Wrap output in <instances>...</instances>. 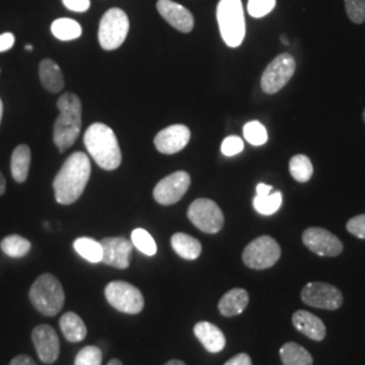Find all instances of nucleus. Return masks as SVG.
<instances>
[{"label":"nucleus","mask_w":365,"mask_h":365,"mask_svg":"<svg viewBox=\"0 0 365 365\" xmlns=\"http://www.w3.org/2000/svg\"><path fill=\"white\" fill-rule=\"evenodd\" d=\"M173 250L184 260H196L202 253V244L192 235L176 233L170 238Z\"/></svg>","instance_id":"5701e85b"},{"label":"nucleus","mask_w":365,"mask_h":365,"mask_svg":"<svg viewBox=\"0 0 365 365\" xmlns=\"http://www.w3.org/2000/svg\"><path fill=\"white\" fill-rule=\"evenodd\" d=\"M0 248L3 253L13 259H22L31 249V242L18 235H7L1 242Z\"/></svg>","instance_id":"cd10ccee"},{"label":"nucleus","mask_w":365,"mask_h":365,"mask_svg":"<svg viewBox=\"0 0 365 365\" xmlns=\"http://www.w3.org/2000/svg\"><path fill=\"white\" fill-rule=\"evenodd\" d=\"M91 176V160L83 152H76L66 158L64 165L53 180L57 203L72 205L83 195Z\"/></svg>","instance_id":"f257e3e1"},{"label":"nucleus","mask_w":365,"mask_h":365,"mask_svg":"<svg viewBox=\"0 0 365 365\" xmlns=\"http://www.w3.org/2000/svg\"><path fill=\"white\" fill-rule=\"evenodd\" d=\"M345 9L353 24L360 25L365 22V0H345Z\"/></svg>","instance_id":"72a5a7b5"},{"label":"nucleus","mask_w":365,"mask_h":365,"mask_svg":"<svg viewBox=\"0 0 365 365\" xmlns=\"http://www.w3.org/2000/svg\"><path fill=\"white\" fill-rule=\"evenodd\" d=\"M107 302L120 313L140 314L144 310L145 300L143 292L130 283L111 282L105 288Z\"/></svg>","instance_id":"6e6552de"},{"label":"nucleus","mask_w":365,"mask_h":365,"mask_svg":"<svg viewBox=\"0 0 365 365\" xmlns=\"http://www.w3.org/2000/svg\"><path fill=\"white\" fill-rule=\"evenodd\" d=\"M244 137L249 144L261 146L268 141V133L259 120H252L244 126Z\"/></svg>","instance_id":"2f4dec72"},{"label":"nucleus","mask_w":365,"mask_h":365,"mask_svg":"<svg viewBox=\"0 0 365 365\" xmlns=\"http://www.w3.org/2000/svg\"><path fill=\"white\" fill-rule=\"evenodd\" d=\"M103 249L102 262L118 269L129 268L133 253V244L123 237H106L101 241Z\"/></svg>","instance_id":"4468645a"},{"label":"nucleus","mask_w":365,"mask_h":365,"mask_svg":"<svg viewBox=\"0 0 365 365\" xmlns=\"http://www.w3.org/2000/svg\"><path fill=\"white\" fill-rule=\"evenodd\" d=\"M26 49L29 52H31V51H33V46H31V45H27Z\"/></svg>","instance_id":"de8ad7c7"},{"label":"nucleus","mask_w":365,"mask_h":365,"mask_svg":"<svg viewBox=\"0 0 365 365\" xmlns=\"http://www.w3.org/2000/svg\"><path fill=\"white\" fill-rule=\"evenodd\" d=\"M73 248L84 260L90 261L92 264L102 262L103 249L101 242L88 237H81L73 242Z\"/></svg>","instance_id":"bb28decb"},{"label":"nucleus","mask_w":365,"mask_h":365,"mask_svg":"<svg viewBox=\"0 0 365 365\" xmlns=\"http://www.w3.org/2000/svg\"><path fill=\"white\" fill-rule=\"evenodd\" d=\"M6 192V179L3 176V173L0 172V195H3Z\"/></svg>","instance_id":"79ce46f5"},{"label":"nucleus","mask_w":365,"mask_h":365,"mask_svg":"<svg viewBox=\"0 0 365 365\" xmlns=\"http://www.w3.org/2000/svg\"><path fill=\"white\" fill-rule=\"evenodd\" d=\"M363 119H364V122H365V108H364V113H363Z\"/></svg>","instance_id":"09e8293b"},{"label":"nucleus","mask_w":365,"mask_h":365,"mask_svg":"<svg viewBox=\"0 0 365 365\" xmlns=\"http://www.w3.org/2000/svg\"><path fill=\"white\" fill-rule=\"evenodd\" d=\"M84 145L93 161L106 170H117L122 163V152L117 135L105 123H93L84 134Z\"/></svg>","instance_id":"7ed1b4c3"},{"label":"nucleus","mask_w":365,"mask_h":365,"mask_svg":"<svg viewBox=\"0 0 365 365\" xmlns=\"http://www.w3.org/2000/svg\"><path fill=\"white\" fill-rule=\"evenodd\" d=\"M29 299L34 309L45 317L60 313L66 303V294L60 280L52 274H41L29 291Z\"/></svg>","instance_id":"20e7f679"},{"label":"nucleus","mask_w":365,"mask_h":365,"mask_svg":"<svg viewBox=\"0 0 365 365\" xmlns=\"http://www.w3.org/2000/svg\"><path fill=\"white\" fill-rule=\"evenodd\" d=\"M164 365H185V363L182 361V360H170L167 364Z\"/></svg>","instance_id":"37998d69"},{"label":"nucleus","mask_w":365,"mask_h":365,"mask_svg":"<svg viewBox=\"0 0 365 365\" xmlns=\"http://www.w3.org/2000/svg\"><path fill=\"white\" fill-rule=\"evenodd\" d=\"M157 10L170 26L182 33H191L194 29V16L184 6L172 0H158Z\"/></svg>","instance_id":"f3484780"},{"label":"nucleus","mask_w":365,"mask_h":365,"mask_svg":"<svg viewBox=\"0 0 365 365\" xmlns=\"http://www.w3.org/2000/svg\"><path fill=\"white\" fill-rule=\"evenodd\" d=\"M51 30L53 36L60 41H73L83 34V29L80 26V24L69 18L56 19L52 24Z\"/></svg>","instance_id":"c85d7f7f"},{"label":"nucleus","mask_w":365,"mask_h":365,"mask_svg":"<svg viewBox=\"0 0 365 365\" xmlns=\"http://www.w3.org/2000/svg\"><path fill=\"white\" fill-rule=\"evenodd\" d=\"M272 185L260 182L256 187V196L253 199V207L261 215H272L282 207V192H272Z\"/></svg>","instance_id":"aec40b11"},{"label":"nucleus","mask_w":365,"mask_h":365,"mask_svg":"<svg viewBox=\"0 0 365 365\" xmlns=\"http://www.w3.org/2000/svg\"><path fill=\"white\" fill-rule=\"evenodd\" d=\"M131 244L146 256H155L157 253V245L153 237L144 229L133 230Z\"/></svg>","instance_id":"7c9ffc66"},{"label":"nucleus","mask_w":365,"mask_h":365,"mask_svg":"<svg viewBox=\"0 0 365 365\" xmlns=\"http://www.w3.org/2000/svg\"><path fill=\"white\" fill-rule=\"evenodd\" d=\"M58 324H60V329H61L64 337L69 342L76 344L87 337V327L78 314L72 313V312L64 314L60 318Z\"/></svg>","instance_id":"b1692460"},{"label":"nucleus","mask_w":365,"mask_h":365,"mask_svg":"<svg viewBox=\"0 0 365 365\" xmlns=\"http://www.w3.org/2000/svg\"><path fill=\"white\" fill-rule=\"evenodd\" d=\"M291 176L299 182H307L313 178L314 168L312 160L304 155H297L288 164Z\"/></svg>","instance_id":"c756f323"},{"label":"nucleus","mask_w":365,"mask_h":365,"mask_svg":"<svg viewBox=\"0 0 365 365\" xmlns=\"http://www.w3.org/2000/svg\"><path fill=\"white\" fill-rule=\"evenodd\" d=\"M282 256L277 241L269 235H261L253 240L242 252V261L250 269H268L274 267Z\"/></svg>","instance_id":"423d86ee"},{"label":"nucleus","mask_w":365,"mask_h":365,"mask_svg":"<svg viewBox=\"0 0 365 365\" xmlns=\"http://www.w3.org/2000/svg\"><path fill=\"white\" fill-rule=\"evenodd\" d=\"M191 140V131L185 125H172L157 133L155 146L163 155H175L182 150Z\"/></svg>","instance_id":"dca6fc26"},{"label":"nucleus","mask_w":365,"mask_h":365,"mask_svg":"<svg viewBox=\"0 0 365 365\" xmlns=\"http://www.w3.org/2000/svg\"><path fill=\"white\" fill-rule=\"evenodd\" d=\"M279 354L283 365H313V356L297 342H286Z\"/></svg>","instance_id":"a878e982"},{"label":"nucleus","mask_w":365,"mask_h":365,"mask_svg":"<svg viewBox=\"0 0 365 365\" xmlns=\"http://www.w3.org/2000/svg\"><path fill=\"white\" fill-rule=\"evenodd\" d=\"M60 111L53 128V141L60 153L76 143L81 130V101L75 93H64L57 101Z\"/></svg>","instance_id":"f03ea898"},{"label":"nucleus","mask_w":365,"mask_h":365,"mask_svg":"<svg viewBox=\"0 0 365 365\" xmlns=\"http://www.w3.org/2000/svg\"><path fill=\"white\" fill-rule=\"evenodd\" d=\"M282 42H283L284 45H289V42H288L287 38H286V36H283V37H282Z\"/></svg>","instance_id":"49530a36"},{"label":"nucleus","mask_w":365,"mask_h":365,"mask_svg":"<svg viewBox=\"0 0 365 365\" xmlns=\"http://www.w3.org/2000/svg\"><path fill=\"white\" fill-rule=\"evenodd\" d=\"M292 325L300 334L317 342H322L327 337V327L321 318L306 310H298L292 315Z\"/></svg>","instance_id":"a211bd4d"},{"label":"nucleus","mask_w":365,"mask_h":365,"mask_svg":"<svg viewBox=\"0 0 365 365\" xmlns=\"http://www.w3.org/2000/svg\"><path fill=\"white\" fill-rule=\"evenodd\" d=\"M190 185L191 176L185 170H178L157 182L153 190V197L163 206H172L182 200Z\"/></svg>","instance_id":"f8f14e48"},{"label":"nucleus","mask_w":365,"mask_h":365,"mask_svg":"<svg viewBox=\"0 0 365 365\" xmlns=\"http://www.w3.org/2000/svg\"><path fill=\"white\" fill-rule=\"evenodd\" d=\"M15 43V37L13 33H3L0 34V53L10 51Z\"/></svg>","instance_id":"58836bf2"},{"label":"nucleus","mask_w":365,"mask_h":365,"mask_svg":"<svg viewBox=\"0 0 365 365\" xmlns=\"http://www.w3.org/2000/svg\"><path fill=\"white\" fill-rule=\"evenodd\" d=\"M276 6V0H249L248 13L253 18H262L271 13Z\"/></svg>","instance_id":"f704fd0d"},{"label":"nucleus","mask_w":365,"mask_h":365,"mask_svg":"<svg viewBox=\"0 0 365 365\" xmlns=\"http://www.w3.org/2000/svg\"><path fill=\"white\" fill-rule=\"evenodd\" d=\"M217 19L222 39L230 48H238L245 38V15L241 0H220Z\"/></svg>","instance_id":"39448f33"},{"label":"nucleus","mask_w":365,"mask_h":365,"mask_svg":"<svg viewBox=\"0 0 365 365\" xmlns=\"http://www.w3.org/2000/svg\"><path fill=\"white\" fill-rule=\"evenodd\" d=\"M302 241L304 247L321 257H337L344 245L337 235L322 227H309L303 232Z\"/></svg>","instance_id":"ddd939ff"},{"label":"nucleus","mask_w":365,"mask_h":365,"mask_svg":"<svg viewBox=\"0 0 365 365\" xmlns=\"http://www.w3.org/2000/svg\"><path fill=\"white\" fill-rule=\"evenodd\" d=\"M194 334L200 341L203 348L210 353H220L226 346V339L221 329L211 322H197L194 327Z\"/></svg>","instance_id":"6ab92c4d"},{"label":"nucleus","mask_w":365,"mask_h":365,"mask_svg":"<svg viewBox=\"0 0 365 365\" xmlns=\"http://www.w3.org/2000/svg\"><path fill=\"white\" fill-rule=\"evenodd\" d=\"M1 117H3V102L0 99V122H1Z\"/></svg>","instance_id":"a18cd8bd"},{"label":"nucleus","mask_w":365,"mask_h":365,"mask_svg":"<svg viewBox=\"0 0 365 365\" xmlns=\"http://www.w3.org/2000/svg\"><path fill=\"white\" fill-rule=\"evenodd\" d=\"M31 339L39 360L43 364H53L60 354V339L56 330L49 325H38L31 333Z\"/></svg>","instance_id":"2eb2a0df"},{"label":"nucleus","mask_w":365,"mask_h":365,"mask_svg":"<svg viewBox=\"0 0 365 365\" xmlns=\"http://www.w3.org/2000/svg\"><path fill=\"white\" fill-rule=\"evenodd\" d=\"M242 150H244V141L237 135H230L225 138L221 145V152L226 157L235 156Z\"/></svg>","instance_id":"c9c22d12"},{"label":"nucleus","mask_w":365,"mask_h":365,"mask_svg":"<svg viewBox=\"0 0 365 365\" xmlns=\"http://www.w3.org/2000/svg\"><path fill=\"white\" fill-rule=\"evenodd\" d=\"M39 78L46 91L57 93L64 90L66 80L61 68L51 58H45L39 64Z\"/></svg>","instance_id":"4be33fe9"},{"label":"nucleus","mask_w":365,"mask_h":365,"mask_svg":"<svg viewBox=\"0 0 365 365\" xmlns=\"http://www.w3.org/2000/svg\"><path fill=\"white\" fill-rule=\"evenodd\" d=\"M223 365H252V359L247 353H238Z\"/></svg>","instance_id":"ea45409f"},{"label":"nucleus","mask_w":365,"mask_h":365,"mask_svg":"<svg viewBox=\"0 0 365 365\" xmlns=\"http://www.w3.org/2000/svg\"><path fill=\"white\" fill-rule=\"evenodd\" d=\"M188 220L200 232L207 235H215L221 232L225 225V217L220 206L206 197L196 199L188 207Z\"/></svg>","instance_id":"9d476101"},{"label":"nucleus","mask_w":365,"mask_h":365,"mask_svg":"<svg viewBox=\"0 0 365 365\" xmlns=\"http://www.w3.org/2000/svg\"><path fill=\"white\" fill-rule=\"evenodd\" d=\"M249 304V294L244 288H233L222 297L218 303V310L223 317H235L244 313Z\"/></svg>","instance_id":"412c9836"},{"label":"nucleus","mask_w":365,"mask_h":365,"mask_svg":"<svg viewBox=\"0 0 365 365\" xmlns=\"http://www.w3.org/2000/svg\"><path fill=\"white\" fill-rule=\"evenodd\" d=\"M297 69L295 58L289 53H282L268 64L261 76V88L265 93L274 95L283 90L292 78Z\"/></svg>","instance_id":"1a4fd4ad"},{"label":"nucleus","mask_w":365,"mask_h":365,"mask_svg":"<svg viewBox=\"0 0 365 365\" xmlns=\"http://www.w3.org/2000/svg\"><path fill=\"white\" fill-rule=\"evenodd\" d=\"M300 299L310 307L329 312L339 310L344 303V297L339 288L322 282L306 284L300 291Z\"/></svg>","instance_id":"9b49d317"},{"label":"nucleus","mask_w":365,"mask_h":365,"mask_svg":"<svg viewBox=\"0 0 365 365\" xmlns=\"http://www.w3.org/2000/svg\"><path fill=\"white\" fill-rule=\"evenodd\" d=\"M346 230L354 237L365 240V214H360L351 218L346 223Z\"/></svg>","instance_id":"e433bc0d"},{"label":"nucleus","mask_w":365,"mask_h":365,"mask_svg":"<svg viewBox=\"0 0 365 365\" xmlns=\"http://www.w3.org/2000/svg\"><path fill=\"white\" fill-rule=\"evenodd\" d=\"M31 163V152L27 145H19L15 148L11 156V175L16 182H25L29 176Z\"/></svg>","instance_id":"393cba45"},{"label":"nucleus","mask_w":365,"mask_h":365,"mask_svg":"<svg viewBox=\"0 0 365 365\" xmlns=\"http://www.w3.org/2000/svg\"><path fill=\"white\" fill-rule=\"evenodd\" d=\"M10 365H37L33 357L27 356V354H19L16 357H14Z\"/></svg>","instance_id":"a19ab883"},{"label":"nucleus","mask_w":365,"mask_h":365,"mask_svg":"<svg viewBox=\"0 0 365 365\" xmlns=\"http://www.w3.org/2000/svg\"><path fill=\"white\" fill-rule=\"evenodd\" d=\"M103 354L98 346H86L76 354L75 365H102Z\"/></svg>","instance_id":"473e14b6"},{"label":"nucleus","mask_w":365,"mask_h":365,"mask_svg":"<svg viewBox=\"0 0 365 365\" xmlns=\"http://www.w3.org/2000/svg\"><path fill=\"white\" fill-rule=\"evenodd\" d=\"M107 365H123L122 364V361L120 360H118V359H113V360H110L108 361V364Z\"/></svg>","instance_id":"c03bdc74"},{"label":"nucleus","mask_w":365,"mask_h":365,"mask_svg":"<svg viewBox=\"0 0 365 365\" xmlns=\"http://www.w3.org/2000/svg\"><path fill=\"white\" fill-rule=\"evenodd\" d=\"M63 4L73 13H86L90 9L91 1L90 0H63Z\"/></svg>","instance_id":"4c0bfd02"},{"label":"nucleus","mask_w":365,"mask_h":365,"mask_svg":"<svg viewBox=\"0 0 365 365\" xmlns=\"http://www.w3.org/2000/svg\"><path fill=\"white\" fill-rule=\"evenodd\" d=\"M129 18L120 9H110L99 25V43L105 51H115L128 37Z\"/></svg>","instance_id":"0eeeda50"}]
</instances>
